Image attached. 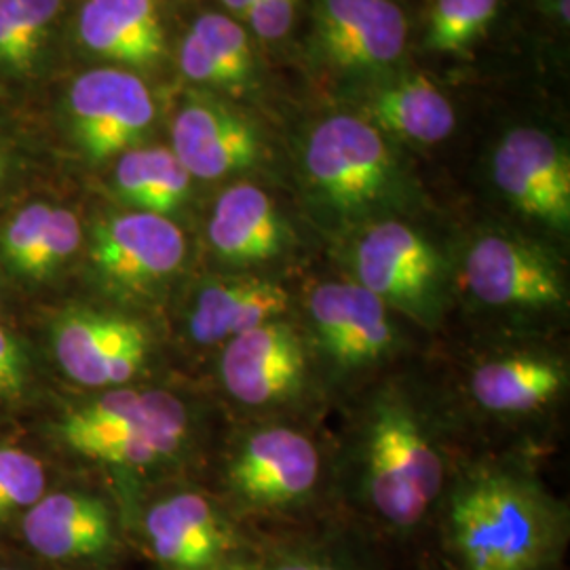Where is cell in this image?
Here are the masks:
<instances>
[{"label":"cell","mask_w":570,"mask_h":570,"mask_svg":"<svg viewBox=\"0 0 570 570\" xmlns=\"http://www.w3.org/2000/svg\"><path fill=\"white\" fill-rule=\"evenodd\" d=\"M197 421L190 402L164 387L89 391L42 416L53 454L89 468L150 473L186 456Z\"/></svg>","instance_id":"6da1fadb"},{"label":"cell","mask_w":570,"mask_h":570,"mask_svg":"<svg viewBox=\"0 0 570 570\" xmlns=\"http://www.w3.org/2000/svg\"><path fill=\"white\" fill-rule=\"evenodd\" d=\"M567 513L529 478L482 471L450 494L444 546L454 570H551L567 546Z\"/></svg>","instance_id":"7a4b0ae2"},{"label":"cell","mask_w":570,"mask_h":570,"mask_svg":"<svg viewBox=\"0 0 570 570\" xmlns=\"http://www.w3.org/2000/svg\"><path fill=\"white\" fill-rule=\"evenodd\" d=\"M362 501L391 537H412L428 522L444 489V456L406 402H376L362 438Z\"/></svg>","instance_id":"3957f363"},{"label":"cell","mask_w":570,"mask_h":570,"mask_svg":"<svg viewBox=\"0 0 570 570\" xmlns=\"http://www.w3.org/2000/svg\"><path fill=\"white\" fill-rule=\"evenodd\" d=\"M9 546L47 570H117L129 548L125 511L102 490L61 480L21 518Z\"/></svg>","instance_id":"277c9868"},{"label":"cell","mask_w":570,"mask_h":570,"mask_svg":"<svg viewBox=\"0 0 570 570\" xmlns=\"http://www.w3.org/2000/svg\"><path fill=\"white\" fill-rule=\"evenodd\" d=\"M142 320L112 308L68 306L47 324V353L61 376L87 391L131 385L153 360Z\"/></svg>","instance_id":"5b68a950"},{"label":"cell","mask_w":570,"mask_h":570,"mask_svg":"<svg viewBox=\"0 0 570 570\" xmlns=\"http://www.w3.org/2000/svg\"><path fill=\"white\" fill-rule=\"evenodd\" d=\"M125 529L157 570H218L242 553L235 524L202 490L159 492L125 513Z\"/></svg>","instance_id":"8992f818"},{"label":"cell","mask_w":570,"mask_h":570,"mask_svg":"<svg viewBox=\"0 0 570 570\" xmlns=\"http://www.w3.org/2000/svg\"><path fill=\"white\" fill-rule=\"evenodd\" d=\"M305 171L315 195L345 218L374 212L397 186V169L379 129L345 115L313 129Z\"/></svg>","instance_id":"52a82bcc"},{"label":"cell","mask_w":570,"mask_h":570,"mask_svg":"<svg viewBox=\"0 0 570 570\" xmlns=\"http://www.w3.org/2000/svg\"><path fill=\"white\" fill-rule=\"evenodd\" d=\"M357 284L387 308L433 324L444 306V263L412 226L387 220L366 228L353 252Z\"/></svg>","instance_id":"ba28073f"},{"label":"cell","mask_w":570,"mask_h":570,"mask_svg":"<svg viewBox=\"0 0 570 570\" xmlns=\"http://www.w3.org/2000/svg\"><path fill=\"white\" fill-rule=\"evenodd\" d=\"M226 490L252 513L298 510L320 482V452L313 440L289 428L252 431L230 452Z\"/></svg>","instance_id":"9c48e42d"},{"label":"cell","mask_w":570,"mask_h":570,"mask_svg":"<svg viewBox=\"0 0 570 570\" xmlns=\"http://www.w3.org/2000/svg\"><path fill=\"white\" fill-rule=\"evenodd\" d=\"M89 261L108 289L121 296H150L183 268L186 239L167 216L136 209L96 225Z\"/></svg>","instance_id":"30bf717a"},{"label":"cell","mask_w":570,"mask_h":570,"mask_svg":"<svg viewBox=\"0 0 570 570\" xmlns=\"http://www.w3.org/2000/svg\"><path fill=\"white\" fill-rule=\"evenodd\" d=\"M465 282L480 305L508 313H550L567 306L558 263L539 245L489 235L469 247Z\"/></svg>","instance_id":"8fae6325"},{"label":"cell","mask_w":570,"mask_h":570,"mask_svg":"<svg viewBox=\"0 0 570 570\" xmlns=\"http://www.w3.org/2000/svg\"><path fill=\"white\" fill-rule=\"evenodd\" d=\"M306 308L317 348L338 372H362L393 355L397 332L389 308L364 285H317Z\"/></svg>","instance_id":"7c38bea8"},{"label":"cell","mask_w":570,"mask_h":570,"mask_svg":"<svg viewBox=\"0 0 570 570\" xmlns=\"http://www.w3.org/2000/svg\"><path fill=\"white\" fill-rule=\"evenodd\" d=\"M499 190L530 220L567 230L570 225L569 153L534 127L505 134L492 157Z\"/></svg>","instance_id":"4fadbf2b"},{"label":"cell","mask_w":570,"mask_h":570,"mask_svg":"<svg viewBox=\"0 0 570 570\" xmlns=\"http://www.w3.org/2000/svg\"><path fill=\"white\" fill-rule=\"evenodd\" d=\"M75 136L96 159L127 153L155 119L153 98L136 75L102 68L81 75L70 89Z\"/></svg>","instance_id":"5bb4252c"},{"label":"cell","mask_w":570,"mask_h":570,"mask_svg":"<svg viewBox=\"0 0 570 570\" xmlns=\"http://www.w3.org/2000/svg\"><path fill=\"white\" fill-rule=\"evenodd\" d=\"M306 379L305 345L282 320L230 338L220 357L226 393L249 407L273 406L298 393Z\"/></svg>","instance_id":"9a60e30c"},{"label":"cell","mask_w":570,"mask_h":570,"mask_svg":"<svg viewBox=\"0 0 570 570\" xmlns=\"http://www.w3.org/2000/svg\"><path fill=\"white\" fill-rule=\"evenodd\" d=\"M317 42L345 70H372L397 60L406 45V18L391 0H320Z\"/></svg>","instance_id":"2e32d148"},{"label":"cell","mask_w":570,"mask_h":570,"mask_svg":"<svg viewBox=\"0 0 570 570\" xmlns=\"http://www.w3.org/2000/svg\"><path fill=\"white\" fill-rule=\"evenodd\" d=\"M174 155L190 178L218 180L244 171L261 157L254 125L216 102H190L174 121Z\"/></svg>","instance_id":"e0dca14e"},{"label":"cell","mask_w":570,"mask_h":570,"mask_svg":"<svg viewBox=\"0 0 570 570\" xmlns=\"http://www.w3.org/2000/svg\"><path fill=\"white\" fill-rule=\"evenodd\" d=\"M289 296L263 277H226L205 282L184 306V330L193 345H226L252 327L279 320Z\"/></svg>","instance_id":"ac0fdd59"},{"label":"cell","mask_w":570,"mask_h":570,"mask_svg":"<svg viewBox=\"0 0 570 570\" xmlns=\"http://www.w3.org/2000/svg\"><path fill=\"white\" fill-rule=\"evenodd\" d=\"M79 216L58 205L35 202L18 209L0 233V256L23 284L56 279L81 249Z\"/></svg>","instance_id":"d6986e66"},{"label":"cell","mask_w":570,"mask_h":570,"mask_svg":"<svg viewBox=\"0 0 570 570\" xmlns=\"http://www.w3.org/2000/svg\"><path fill=\"white\" fill-rule=\"evenodd\" d=\"M209 244L226 265H261L277 258L287 244L284 218L263 188L237 184L214 205Z\"/></svg>","instance_id":"ffe728a7"},{"label":"cell","mask_w":570,"mask_h":570,"mask_svg":"<svg viewBox=\"0 0 570 570\" xmlns=\"http://www.w3.org/2000/svg\"><path fill=\"white\" fill-rule=\"evenodd\" d=\"M564 385L562 364L534 353L494 357L475 367L469 379L473 400L494 414H529L548 406Z\"/></svg>","instance_id":"44dd1931"},{"label":"cell","mask_w":570,"mask_h":570,"mask_svg":"<svg viewBox=\"0 0 570 570\" xmlns=\"http://www.w3.org/2000/svg\"><path fill=\"white\" fill-rule=\"evenodd\" d=\"M367 112L381 129L412 142H442L454 129L449 98L423 75H410L381 89Z\"/></svg>","instance_id":"7402d4cb"},{"label":"cell","mask_w":570,"mask_h":570,"mask_svg":"<svg viewBox=\"0 0 570 570\" xmlns=\"http://www.w3.org/2000/svg\"><path fill=\"white\" fill-rule=\"evenodd\" d=\"M190 180L174 150L164 146L127 150L115 167V188L122 202L167 218L186 202Z\"/></svg>","instance_id":"603a6c76"},{"label":"cell","mask_w":570,"mask_h":570,"mask_svg":"<svg viewBox=\"0 0 570 570\" xmlns=\"http://www.w3.org/2000/svg\"><path fill=\"white\" fill-rule=\"evenodd\" d=\"M60 482L45 452L0 438V546H9L21 518Z\"/></svg>","instance_id":"cb8c5ba5"},{"label":"cell","mask_w":570,"mask_h":570,"mask_svg":"<svg viewBox=\"0 0 570 570\" xmlns=\"http://www.w3.org/2000/svg\"><path fill=\"white\" fill-rule=\"evenodd\" d=\"M39 351L0 317V431L47 400Z\"/></svg>","instance_id":"d4e9b609"},{"label":"cell","mask_w":570,"mask_h":570,"mask_svg":"<svg viewBox=\"0 0 570 570\" xmlns=\"http://www.w3.org/2000/svg\"><path fill=\"white\" fill-rule=\"evenodd\" d=\"M61 0H0V66L23 72L37 60Z\"/></svg>","instance_id":"484cf974"},{"label":"cell","mask_w":570,"mask_h":570,"mask_svg":"<svg viewBox=\"0 0 570 570\" xmlns=\"http://www.w3.org/2000/svg\"><path fill=\"white\" fill-rule=\"evenodd\" d=\"M499 0H435L429 20L428 47L461 53L497 16Z\"/></svg>","instance_id":"4316f807"},{"label":"cell","mask_w":570,"mask_h":570,"mask_svg":"<svg viewBox=\"0 0 570 570\" xmlns=\"http://www.w3.org/2000/svg\"><path fill=\"white\" fill-rule=\"evenodd\" d=\"M263 570H372L366 558L338 539H294L258 558Z\"/></svg>","instance_id":"83f0119b"},{"label":"cell","mask_w":570,"mask_h":570,"mask_svg":"<svg viewBox=\"0 0 570 570\" xmlns=\"http://www.w3.org/2000/svg\"><path fill=\"white\" fill-rule=\"evenodd\" d=\"M140 56L142 66L164 56V26L155 0H91Z\"/></svg>","instance_id":"f1b7e54d"},{"label":"cell","mask_w":570,"mask_h":570,"mask_svg":"<svg viewBox=\"0 0 570 570\" xmlns=\"http://www.w3.org/2000/svg\"><path fill=\"white\" fill-rule=\"evenodd\" d=\"M190 32L216 60L225 63L233 77L242 82V87L249 81L254 70V56L247 35L239 23L220 13H205L195 21Z\"/></svg>","instance_id":"f546056e"},{"label":"cell","mask_w":570,"mask_h":570,"mask_svg":"<svg viewBox=\"0 0 570 570\" xmlns=\"http://www.w3.org/2000/svg\"><path fill=\"white\" fill-rule=\"evenodd\" d=\"M180 68L190 81L207 82L226 89L242 87V82L233 77L225 63L216 60L193 32H188L180 45Z\"/></svg>","instance_id":"4dcf8cb0"},{"label":"cell","mask_w":570,"mask_h":570,"mask_svg":"<svg viewBox=\"0 0 570 570\" xmlns=\"http://www.w3.org/2000/svg\"><path fill=\"white\" fill-rule=\"evenodd\" d=\"M296 7L298 0H256L245 13V20L261 39L279 41L292 28Z\"/></svg>","instance_id":"1f68e13d"},{"label":"cell","mask_w":570,"mask_h":570,"mask_svg":"<svg viewBox=\"0 0 570 570\" xmlns=\"http://www.w3.org/2000/svg\"><path fill=\"white\" fill-rule=\"evenodd\" d=\"M0 570H47L11 546H0Z\"/></svg>","instance_id":"d6a6232c"},{"label":"cell","mask_w":570,"mask_h":570,"mask_svg":"<svg viewBox=\"0 0 570 570\" xmlns=\"http://www.w3.org/2000/svg\"><path fill=\"white\" fill-rule=\"evenodd\" d=\"M218 570H263L261 569V560H249L244 553H237L235 558H230Z\"/></svg>","instance_id":"836d02e7"},{"label":"cell","mask_w":570,"mask_h":570,"mask_svg":"<svg viewBox=\"0 0 570 570\" xmlns=\"http://www.w3.org/2000/svg\"><path fill=\"white\" fill-rule=\"evenodd\" d=\"M223 2H225L226 9H230L233 13L245 18V13L249 11V7H252L256 0H223Z\"/></svg>","instance_id":"e575fe53"},{"label":"cell","mask_w":570,"mask_h":570,"mask_svg":"<svg viewBox=\"0 0 570 570\" xmlns=\"http://www.w3.org/2000/svg\"><path fill=\"white\" fill-rule=\"evenodd\" d=\"M4 311H7V303H4V289L0 284V317H4Z\"/></svg>","instance_id":"d590c367"},{"label":"cell","mask_w":570,"mask_h":570,"mask_svg":"<svg viewBox=\"0 0 570 570\" xmlns=\"http://www.w3.org/2000/svg\"><path fill=\"white\" fill-rule=\"evenodd\" d=\"M4 171H7V165H4V159L0 157V183H2V178H4Z\"/></svg>","instance_id":"8d00e7d4"}]
</instances>
